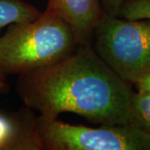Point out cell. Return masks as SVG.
<instances>
[{"instance_id": "obj_1", "label": "cell", "mask_w": 150, "mask_h": 150, "mask_svg": "<svg viewBox=\"0 0 150 150\" xmlns=\"http://www.w3.org/2000/svg\"><path fill=\"white\" fill-rule=\"evenodd\" d=\"M18 94L26 107L58 118L72 112L100 125L132 123L135 91L95 52L79 46L67 59L19 75Z\"/></svg>"}, {"instance_id": "obj_2", "label": "cell", "mask_w": 150, "mask_h": 150, "mask_svg": "<svg viewBox=\"0 0 150 150\" xmlns=\"http://www.w3.org/2000/svg\"><path fill=\"white\" fill-rule=\"evenodd\" d=\"M78 47L69 24L45 10L33 21L10 24L0 36V71L29 73L67 59Z\"/></svg>"}, {"instance_id": "obj_3", "label": "cell", "mask_w": 150, "mask_h": 150, "mask_svg": "<svg viewBox=\"0 0 150 150\" xmlns=\"http://www.w3.org/2000/svg\"><path fill=\"white\" fill-rule=\"evenodd\" d=\"M33 150H150V137L133 123L92 128L39 114L31 125Z\"/></svg>"}, {"instance_id": "obj_4", "label": "cell", "mask_w": 150, "mask_h": 150, "mask_svg": "<svg viewBox=\"0 0 150 150\" xmlns=\"http://www.w3.org/2000/svg\"><path fill=\"white\" fill-rule=\"evenodd\" d=\"M93 48L132 85L150 71V19L103 14L94 29Z\"/></svg>"}, {"instance_id": "obj_5", "label": "cell", "mask_w": 150, "mask_h": 150, "mask_svg": "<svg viewBox=\"0 0 150 150\" xmlns=\"http://www.w3.org/2000/svg\"><path fill=\"white\" fill-rule=\"evenodd\" d=\"M46 10L69 24L79 46L93 44L94 29L104 14L99 0H48Z\"/></svg>"}, {"instance_id": "obj_6", "label": "cell", "mask_w": 150, "mask_h": 150, "mask_svg": "<svg viewBox=\"0 0 150 150\" xmlns=\"http://www.w3.org/2000/svg\"><path fill=\"white\" fill-rule=\"evenodd\" d=\"M33 116L28 107L12 116L0 113V150H33L30 138Z\"/></svg>"}, {"instance_id": "obj_7", "label": "cell", "mask_w": 150, "mask_h": 150, "mask_svg": "<svg viewBox=\"0 0 150 150\" xmlns=\"http://www.w3.org/2000/svg\"><path fill=\"white\" fill-rule=\"evenodd\" d=\"M42 13L23 0H0V32L13 23L31 22Z\"/></svg>"}, {"instance_id": "obj_8", "label": "cell", "mask_w": 150, "mask_h": 150, "mask_svg": "<svg viewBox=\"0 0 150 150\" xmlns=\"http://www.w3.org/2000/svg\"><path fill=\"white\" fill-rule=\"evenodd\" d=\"M132 123L150 137V93L135 91L132 104Z\"/></svg>"}, {"instance_id": "obj_9", "label": "cell", "mask_w": 150, "mask_h": 150, "mask_svg": "<svg viewBox=\"0 0 150 150\" xmlns=\"http://www.w3.org/2000/svg\"><path fill=\"white\" fill-rule=\"evenodd\" d=\"M118 17L128 19H150V0H124Z\"/></svg>"}, {"instance_id": "obj_10", "label": "cell", "mask_w": 150, "mask_h": 150, "mask_svg": "<svg viewBox=\"0 0 150 150\" xmlns=\"http://www.w3.org/2000/svg\"><path fill=\"white\" fill-rule=\"evenodd\" d=\"M124 0H99L102 10L105 15L117 17Z\"/></svg>"}, {"instance_id": "obj_11", "label": "cell", "mask_w": 150, "mask_h": 150, "mask_svg": "<svg viewBox=\"0 0 150 150\" xmlns=\"http://www.w3.org/2000/svg\"><path fill=\"white\" fill-rule=\"evenodd\" d=\"M134 86L136 88V91L150 93V71L144 75L137 83H135Z\"/></svg>"}, {"instance_id": "obj_12", "label": "cell", "mask_w": 150, "mask_h": 150, "mask_svg": "<svg viewBox=\"0 0 150 150\" xmlns=\"http://www.w3.org/2000/svg\"><path fill=\"white\" fill-rule=\"evenodd\" d=\"M9 90V85L7 82L6 74L0 71V93H6Z\"/></svg>"}]
</instances>
